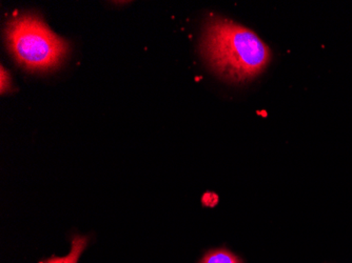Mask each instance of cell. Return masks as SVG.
I'll use <instances>...</instances> for the list:
<instances>
[{
	"instance_id": "1",
	"label": "cell",
	"mask_w": 352,
	"mask_h": 263,
	"mask_svg": "<svg viewBox=\"0 0 352 263\" xmlns=\"http://www.w3.org/2000/svg\"><path fill=\"white\" fill-rule=\"evenodd\" d=\"M201 53L211 70L234 82L258 76L271 59L270 49L254 32L219 17L206 25Z\"/></svg>"
},
{
	"instance_id": "2",
	"label": "cell",
	"mask_w": 352,
	"mask_h": 263,
	"mask_svg": "<svg viewBox=\"0 0 352 263\" xmlns=\"http://www.w3.org/2000/svg\"><path fill=\"white\" fill-rule=\"evenodd\" d=\"M7 43L15 60L30 71L56 68L68 54V43L33 15L19 16L10 21Z\"/></svg>"
},
{
	"instance_id": "3",
	"label": "cell",
	"mask_w": 352,
	"mask_h": 263,
	"mask_svg": "<svg viewBox=\"0 0 352 263\" xmlns=\"http://www.w3.org/2000/svg\"><path fill=\"white\" fill-rule=\"evenodd\" d=\"M87 245H88V238L87 237H73L71 252L67 256H52L47 259V260L41 261L39 263H77L80 255L86 250Z\"/></svg>"
},
{
	"instance_id": "4",
	"label": "cell",
	"mask_w": 352,
	"mask_h": 263,
	"mask_svg": "<svg viewBox=\"0 0 352 263\" xmlns=\"http://www.w3.org/2000/svg\"><path fill=\"white\" fill-rule=\"evenodd\" d=\"M199 263H244L237 255L227 249L208 251Z\"/></svg>"
},
{
	"instance_id": "5",
	"label": "cell",
	"mask_w": 352,
	"mask_h": 263,
	"mask_svg": "<svg viewBox=\"0 0 352 263\" xmlns=\"http://www.w3.org/2000/svg\"><path fill=\"white\" fill-rule=\"evenodd\" d=\"M1 93H5L6 91H9L11 89V78H10L9 73L1 68Z\"/></svg>"
}]
</instances>
